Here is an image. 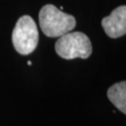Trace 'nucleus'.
I'll use <instances>...</instances> for the list:
<instances>
[{"instance_id":"20e7f679","label":"nucleus","mask_w":126,"mask_h":126,"mask_svg":"<svg viewBox=\"0 0 126 126\" xmlns=\"http://www.w3.org/2000/svg\"><path fill=\"white\" fill-rule=\"evenodd\" d=\"M105 33L111 38L126 35V6H120L102 20Z\"/></svg>"},{"instance_id":"f03ea898","label":"nucleus","mask_w":126,"mask_h":126,"mask_svg":"<svg viewBox=\"0 0 126 126\" xmlns=\"http://www.w3.org/2000/svg\"><path fill=\"white\" fill-rule=\"evenodd\" d=\"M56 53L65 60L87 59L93 51L90 38L81 32H68L59 37L55 43Z\"/></svg>"},{"instance_id":"423d86ee","label":"nucleus","mask_w":126,"mask_h":126,"mask_svg":"<svg viewBox=\"0 0 126 126\" xmlns=\"http://www.w3.org/2000/svg\"><path fill=\"white\" fill-rule=\"evenodd\" d=\"M27 64H28V65H31L32 62H31V61H28V62H27Z\"/></svg>"},{"instance_id":"7ed1b4c3","label":"nucleus","mask_w":126,"mask_h":126,"mask_svg":"<svg viewBox=\"0 0 126 126\" xmlns=\"http://www.w3.org/2000/svg\"><path fill=\"white\" fill-rule=\"evenodd\" d=\"M12 43L15 50L23 55H28L36 50L38 31L32 17L24 15L18 20L12 32Z\"/></svg>"},{"instance_id":"f257e3e1","label":"nucleus","mask_w":126,"mask_h":126,"mask_svg":"<svg viewBox=\"0 0 126 126\" xmlns=\"http://www.w3.org/2000/svg\"><path fill=\"white\" fill-rule=\"evenodd\" d=\"M38 18L41 30L49 37H60L76 26V19L72 15L64 13L53 5L44 6Z\"/></svg>"},{"instance_id":"39448f33","label":"nucleus","mask_w":126,"mask_h":126,"mask_svg":"<svg viewBox=\"0 0 126 126\" xmlns=\"http://www.w3.org/2000/svg\"><path fill=\"white\" fill-rule=\"evenodd\" d=\"M108 97L114 107L126 115V81L111 86L108 90Z\"/></svg>"}]
</instances>
